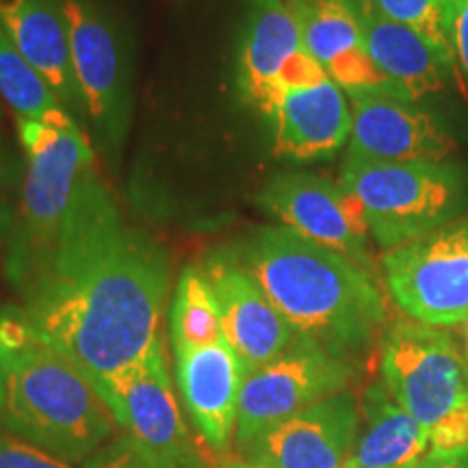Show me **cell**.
Masks as SVG:
<instances>
[{
  "mask_svg": "<svg viewBox=\"0 0 468 468\" xmlns=\"http://www.w3.org/2000/svg\"><path fill=\"white\" fill-rule=\"evenodd\" d=\"M183 403L215 453L230 447L239 417L245 368L226 338L196 349L174 351Z\"/></svg>",
  "mask_w": 468,
  "mask_h": 468,
  "instance_id": "obj_17",
  "label": "cell"
},
{
  "mask_svg": "<svg viewBox=\"0 0 468 468\" xmlns=\"http://www.w3.org/2000/svg\"><path fill=\"white\" fill-rule=\"evenodd\" d=\"M360 427L347 468H417L431 452L430 434L390 397L382 379L362 395Z\"/></svg>",
  "mask_w": 468,
  "mask_h": 468,
  "instance_id": "obj_21",
  "label": "cell"
},
{
  "mask_svg": "<svg viewBox=\"0 0 468 468\" xmlns=\"http://www.w3.org/2000/svg\"><path fill=\"white\" fill-rule=\"evenodd\" d=\"M464 338H466V358H468V321H466V327H464Z\"/></svg>",
  "mask_w": 468,
  "mask_h": 468,
  "instance_id": "obj_32",
  "label": "cell"
},
{
  "mask_svg": "<svg viewBox=\"0 0 468 468\" xmlns=\"http://www.w3.org/2000/svg\"><path fill=\"white\" fill-rule=\"evenodd\" d=\"M417 468H468V444L449 452H430Z\"/></svg>",
  "mask_w": 468,
  "mask_h": 468,
  "instance_id": "obj_29",
  "label": "cell"
},
{
  "mask_svg": "<svg viewBox=\"0 0 468 468\" xmlns=\"http://www.w3.org/2000/svg\"><path fill=\"white\" fill-rule=\"evenodd\" d=\"M371 3L386 17L417 31L449 68H455L452 46L444 31V0H371Z\"/></svg>",
  "mask_w": 468,
  "mask_h": 468,
  "instance_id": "obj_24",
  "label": "cell"
},
{
  "mask_svg": "<svg viewBox=\"0 0 468 468\" xmlns=\"http://www.w3.org/2000/svg\"><path fill=\"white\" fill-rule=\"evenodd\" d=\"M14 213L16 210L11 208V204L0 196V245L9 239L11 224H14Z\"/></svg>",
  "mask_w": 468,
  "mask_h": 468,
  "instance_id": "obj_31",
  "label": "cell"
},
{
  "mask_svg": "<svg viewBox=\"0 0 468 468\" xmlns=\"http://www.w3.org/2000/svg\"><path fill=\"white\" fill-rule=\"evenodd\" d=\"M169 336L174 351L196 349L224 338L219 308L200 265H189L180 273L169 310Z\"/></svg>",
  "mask_w": 468,
  "mask_h": 468,
  "instance_id": "obj_23",
  "label": "cell"
},
{
  "mask_svg": "<svg viewBox=\"0 0 468 468\" xmlns=\"http://www.w3.org/2000/svg\"><path fill=\"white\" fill-rule=\"evenodd\" d=\"M360 427V403L349 390L302 410L245 444L259 468H347Z\"/></svg>",
  "mask_w": 468,
  "mask_h": 468,
  "instance_id": "obj_14",
  "label": "cell"
},
{
  "mask_svg": "<svg viewBox=\"0 0 468 468\" xmlns=\"http://www.w3.org/2000/svg\"><path fill=\"white\" fill-rule=\"evenodd\" d=\"M28 321L20 306L0 308V417H3L5 401H7V384L11 371V358L17 345L28 332Z\"/></svg>",
  "mask_w": 468,
  "mask_h": 468,
  "instance_id": "obj_26",
  "label": "cell"
},
{
  "mask_svg": "<svg viewBox=\"0 0 468 468\" xmlns=\"http://www.w3.org/2000/svg\"><path fill=\"white\" fill-rule=\"evenodd\" d=\"M167 254L122 219L98 186L68 237L17 284L37 336L74 362L98 393L161 341Z\"/></svg>",
  "mask_w": 468,
  "mask_h": 468,
  "instance_id": "obj_1",
  "label": "cell"
},
{
  "mask_svg": "<svg viewBox=\"0 0 468 468\" xmlns=\"http://www.w3.org/2000/svg\"><path fill=\"white\" fill-rule=\"evenodd\" d=\"M302 42L349 98L367 93H403L367 55L358 17L349 0H286Z\"/></svg>",
  "mask_w": 468,
  "mask_h": 468,
  "instance_id": "obj_16",
  "label": "cell"
},
{
  "mask_svg": "<svg viewBox=\"0 0 468 468\" xmlns=\"http://www.w3.org/2000/svg\"><path fill=\"white\" fill-rule=\"evenodd\" d=\"M382 382L430 434L431 452L468 444V368L449 332L395 321L382 336Z\"/></svg>",
  "mask_w": 468,
  "mask_h": 468,
  "instance_id": "obj_6",
  "label": "cell"
},
{
  "mask_svg": "<svg viewBox=\"0 0 468 468\" xmlns=\"http://www.w3.org/2000/svg\"><path fill=\"white\" fill-rule=\"evenodd\" d=\"M354 376V362L336 358L300 336L282 356L245 376L237 417L239 447L302 410L347 390Z\"/></svg>",
  "mask_w": 468,
  "mask_h": 468,
  "instance_id": "obj_8",
  "label": "cell"
},
{
  "mask_svg": "<svg viewBox=\"0 0 468 468\" xmlns=\"http://www.w3.org/2000/svg\"><path fill=\"white\" fill-rule=\"evenodd\" d=\"M0 468H69V464L7 430L0 431Z\"/></svg>",
  "mask_w": 468,
  "mask_h": 468,
  "instance_id": "obj_27",
  "label": "cell"
},
{
  "mask_svg": "<svg viewBox=\"0 0 468 468\" xmlns=\"http://www.w3.org/2000/svg\"><path fill=\"white\" fill-rule=\"evenodd\" d=\"M200 267L218 302L221 332L245 376L276 360L300 338L232 251H210Z\"/></svg>",
  "mask_w": 468,
  "mask_h": 468,
  "instance_id": "obj_13",
  "label": "cell"
},
{
  "mask_svg": "<svg viewBox=\"0 0 468 468\" xmlns=\"http://www.w3.org/2000/svg\"><path fill=\"white\" fill-rule=\"evenodd\" d=\"M83 468H183L165 455L144 447L128 434L117 436L98 449Z\"/></svg>",
  "mask_w": 468,
  "mask_h": 468,
  "instance_id": "obj_25",
  "label": "cell"
},
{
  "mask_svg": "<svg viewBox=\"0 0 468 468\" xmlns=\"http://www.w3.org/2000/svg\"><path fill=\"white\" fill-rule=\"evenodd\" d=\"M341 185L386 251L460 219L468 207V172L452 161L384 163L347 154Z\"/></svg>",
  "mask_w": 468,
  "mask_h": 468,
  "instance_id": "obj_5",
  "label": "cell"
},
{
  "mask_svg": "<svg viewBox=\"0 0 468 468\" xmlns=\"http://www.w3.org/2000/svg\"><path fill=\"white\" fill-rule=\"evenodd\" d=\"M330 79L302 42L286 0H248L237 85L261 113L284 93Z\"/></svg>",
  "mask_w": 468,
  "mask_h": 468,
  "instance_id": "obj_10",
  "label": "cell"
},
{
  "mask_svg": "<svg viewBox=\"0 0 468 468\" xmlns=\"http://www.w3.org/2000/svg\"><path fill=\"white\" fill-rule=\"evenodd\" d=\"M386 289L417 324L453 327L468 321V218L386 251Z\"/></svg>",
  "mask_w": 468,
  "mask_h": 468,
  "instance_id": "obj_7",
  "label": "cell"
},
{
  "mask_svg": "<svg viewBox=\"0 0 468 468\" xmlns=\"http://www.w3.org/2000/svg\"><path fill=\"white\" fill-rule=\"evenodd\" d=\"M0 27L42 74L76 124L87 120L83 93L74 76L68 17L61 0H0Z\"/></svg>",
  "mask_w": 468,
  "mask_h": 468,
  "instance_id": "obj_19",
  "label": "cell"
},
{
  "mask_svg": "<svg viewBox=\"0 0 468 468\" xmlns=\"http://www.w3.org/2000/svg\"><path fill=\"white\" fill-rule=\"evenodd\" d=\"M259 204L278 226L368 269L365 215L341 183L310 172H284L269 180Z\"/></svg>",
  "mask_w": 468,
  "mask_h": 468,
  "instance_id": "obj_12",
  "label": "cell"
},
{
  "mask_svg": "<svg viewBox=\"0 0 468 468\" xmlns=\"http://www.w3.org/2000/svg\"><path fill=\"white\" fill-rule=\"evenodd\" d=\"M68 17L69 50L87 120L102 144L115 150L126 133L131 90L124 44L113 16L98 0H61Z\"/></svg>",
  "mask_w": 468,
  "mask_h": 468,
  "instance_id": "obj_9",
  "label": "cell"
},
{
  "mask_svg": "<svg viewBox=\"0 0 468 468\" xmlns=\"http://www.w3.org/2000/svg\"><path fill=\"white\" fill-rule=\"evenodd\" d=\"M297 336L354 362L386 324L373 273L284 226H262L232 251Z\"/></svg>",
  "mask_w": 468,
  "mask_h": 468,
  "instance_id": "obj_2",
  "label": "cell"
},
{
  "mask_svg": "<svg viewBox=\"0 0 468 468\" xmlns=\"http://www.w3.org/2000/svg\"><path fill=\"white\" fill-rule=\"evenodd\" d=\"M351 101L347 154L384 163L449 161L455 142L419 102L397 93H367Z\"/></svg>",
  "mask_w": 468,
  "mask_h": 468,
  "instance_id": "obj_15",
  "label": "cell"
},
{
  "mask_svg": "<svg viewBox=\"0 0 468 468\" xmlns=\"http://www.w3.org/2000/svg\"><path fill=\"white\" fill-rule=\"evenodd\" d=\"M444 31L453 63H458L468 79V0H444Z\"/></svg>",
  "mask_w": 468,
  "mask_h": 468,
  "instance_id": "obj_28",
  "label": "cell"
},
{
  "mask_svg": "<svg viewBox=\"0 0 468 468\" xmlns=\"http://www.w3.org/2000/svg\"><path fill=\"white\" fill-rule=\"evenodd\" d=\"M27 174L7 239V271L14 289L31 276L69 228L101 183L93 150L80 128H58L17 117Z\"/></svg>",
  "mask_w": 468,
  "mask_h": 468,
  "instance_id": "obj_4",
  "label": "cell"
},
{
  "mask_svg": "<svg viewBox=\"0 0 468 468\" xmlns=\"http://www.w3.org/2000/svg\"><path fill=\"white\" fill-rule=\"evenodd\" d=\"M273 154L297 163L332 159L351 137L347 93L332 79L284 93L265 113Z\"/></svg>",
  "mask_w": 468,
  "mask_h": 468,
  "instance_id": "obj_18",
  "label": "cell"
},
{
  "mask_svg": "<svg viewBox=\"0 0 468 468\" xmlns=\"http://www.w3.org/2000/svg\"><path fill=\"white\" fill-rule=\"evenodd\" d=\"M16 178H17L16 159L11 156L7 144H5L3 137H0V189H7V186L16 183Z\"/></svg>",
  "mask_w": 468,
  "mask_h": 468,
  "instance_id": "obj_30",
  "label": "cell"
},
{
  "mask_svg": "<svg viewBox=\"0 0 468 468\" xmlns=\"http://www.w3.org/2000/svg\"><path fill=\"white\" fill-rule=\"evenodd\" d=\"M358 17L362 42L376 68L410 101L438 93L452 68L425 37L386 17L371 0H349Z\"/></svg>",
  "mask_w": 468,
  "mask_h": 468,
  "instance_id": "obj_20",
  "label": "cell"
},
{
  "mask_svg": "<svg viewBox=\"0 0 468 468\" xmlns=\"http://www.w3.org/2000/svg\"><path fill=\"white\" fill-rule=\"evenodd\" d=\"M3 425L68 464L113 436L115 417L85 373L28 327L11 358Z\"/></svg>",
  "mask_w": 468,
  "mask_h": 468,
  "instance_id": "obj_3",
  "label": "cell"
},
{
  "mask_svg": "<svg viewBox=\"0 0 468 468\" xmlns=\"http://www.w3.org/2000/svg\"><path fill=\"white\" fill-rule=\"evenodd\" d=\"M0 98L16 111L17 117L42 122L58 128H80L42 74L16 48L0 27Z\"/></svg>",
  "mask_w": 468,
  "mask_h": 468,
  "instance_id": "obj_22",
  "label": "cell"
},
{
  "mask_svg": "<svg viewBox=\"0 0 468 468\" xmlns=\"http://www.w3.org/2000/svg\"><path fill=\"white\" fill-rule=\"evenodd\" d=\"M101 397L117 423L144 447L183 468H208L176 401L163 338Z\"/></svg>",
  "mask_w": 468,
  "mask_h": 468,
  "instance_id": "obj_11",
  "label": "cell"
}]
</instances>
